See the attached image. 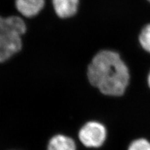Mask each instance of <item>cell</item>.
Returning <instances> with one entry per match:
<instances>
[{
  "mask_svg": "<svg viewBox=\"0 0 150 150\" xmlns=\"http://www.w3.org/2000/svg\"><path fill=\"white\" fill-rule=\"evenodd\" d=\"M81 142L88 147H99L106 138L104 125L97 122H90L82 127L79 134Z\"/></svg>",
  "mask_w": 150,
  "mask_h": 150,
  "instance_id": "cell-3",
  "label": "cell"
},
{
  "mask_svg": "<svg viewBox=\"0 0 150 150\" xmlns=\"http://www.w3.org/2000/svg\"><path fill=\"white\" fill-rule=\"evenodd\" d=\"M26 30L27 26L20 17L0 16V63L8 61L21 50L22 35Z\"/></svg>",
  "mask_w": 150,
  "mask_h": 150,
  "instance_id": "cell-2",
  "label": "cell"
},
{
  "mask_svg": "<svg viewBox=\"0 0 150 150\" xmlns=\"http://www.w3.org/2000/svg\"><path fill=\"white\" fill-rule=\"evenodd\" d=\"M129 150H150V142L145 139L136 140L129 146Z\"/></svg>",
  "mask_w": 150,
  "mask_h": 150,
  "instance_id": "cell-8",
  "label": "cell"
},
{
  "mask_svg": "<svg viewBox=\"0 0 150 150\" xmlns=\"http://www.w3.org/2000/svg\"><path fill=\"white\" fill-rule=\"evenodd\" d=\"M88 77L104 95L120 96L129 84V73L119 54L104 50L94 56L88 68Z\"/></svg>",
  "mask_w": 150,
  "mask_h": 150,
  "instance_id": "cell-1",
  "label": "cell"
},
{
  "mask_svg": "<svg viewBox=\"0 0 150 150\" xmlns=\"http://www.w3.org/2000/svg\"><path fill=\"white\" fill-rule=\"evenodd\" d=\"M45 6V0H16L17 10L27 18L36 16Z\"/></svg>",
  "mask_w": 150,
  "mask_h": 150,
  "instance_id": "cell-4",
  "label": "cell"
},
{
  "mask_svg": "<svg viewBox=\"0 0 150 150\" xmlns=\"http://www.w3.org/2000/svg\"><path fill=\"white\" fill-rule=\"evenodd\" d=\"M139 41L142 48L150 53V24L142 29L139 36Z\"/></svg>",
  "mask_w": 150,
  "mask_h": 150,
  "instance_id": "cell-7",
  "label": "cell"
},
{
  "mask_svg": "<svg viewBox=\"0 0 150 150\" xmlns=\"http://www.w3.org/2000/svg\"><path fill=\"white\" fill-rule=\"evenodd\" d=\"M47 150H76V145L69 137L57 135L50 140Z\"/></svg>",
  "mask_w": 150,
  "mask_h": 150,
  "instance_id": "cell-6",
  "label": "cell"
},
{
  "mask_svg": "<svg viewBox=\"0 0 150 150\" xmlns=\"http://www.w3.org/2000/svg\"><path fill=\"white\" fill-rule=\"evenodd\" d=\"M148 84H149V86L150 87V72L149 74V76H148Z\"/></svg>",
  "mask_w": 150,
  "mask_h": 150,
  "instance_id": "cell-9",
  "label": "cell"
},
{
  "mask_svg": "<svg viewBox=\"0 0 150 150\" xmlns=\"http://www.w3.org/2000/svg\"><path fill=\"white\" fill-rule=\"evenodd\" d=\"M79 0H52L56 14L61 18H68L76 14Z\"/></svg>",
  "mask_w": 150,
  "mask_h": 150,
  "instance_id": "cell-5",
  "label": "cell"
},
{
  "mask_svg": "<svg viewBox=\"0 0 150 150\" xmlns=\"http://www.w3.org/2000/svg\"><path fill=\"white\" fill-rule=\"evenodd\" d=\"M148 1H150V0H148Z\"/></svg>",
  "mask_w": 150,
  "mask_h": 150,
  "instance_id": "cell-10",
  "label": "cell"
}]
</instances>
